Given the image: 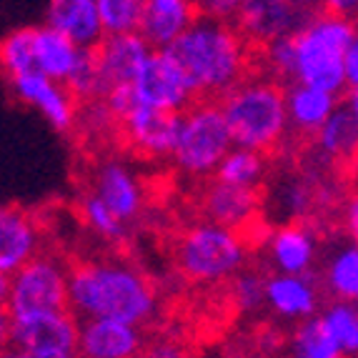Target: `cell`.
<instances>
[{"label":"cell","mask_w":358,"mask_h":358,"mask_svg":"<svg viewBox=\"0 0 358 358\" xmlns=\"http://www.w3.org/2000/svg\"><path fill=\"white\" fill-rule=\"evenodd\" d=\"M166 50L180 63L198 101H221L268 71V45L251 43L233 23L213 18H198Z\"/></svg>","instance_id":"obj_1"},{"label":"cell","mask_w":358,"mask_h":358,"mask_svg":"<svg viewBox=\"0 0 358 358\" xmlns=\"http://www.w3.org/2000/svg\"><path fill=\"white\" fill-rule=\"evenodd\" d=\"M73 308L88 318L148 323L155 313V288L148 275L118 258L66 261Z\"/></svg>","instance_id":"obj_2"},{"label":"cell","mask_w":358,"mask_h":358,"mask_svg":"<svg viewBox=\"0 0 358 358\" xmlns=\"http://www.w3.org/2000/svg\"><path fill=\"white\" fill-rule=\"evenodd\" d=\"M233 141L263 158H275L286 148L288 98L286 83L275 78H253L221 98Z\"/></svg>","instance_id":"obj_3"},{"label":"cell","mask_w":358,"mask_h":358,"mask_svg":"<svg viewBox=\"0 0 358 358\" xmlns=\"http://www.w3.org/2000/svg\"><path fill=\"white\" fill-rule=\"evenodd\" d=\"M353 38L351 20L329 10L296 33V66L303 85L334 93L346 83V55Z\"/></svg>","instance_id":"obj_4"},{"label":"cell","mask_w":358,"mask_h":358,"mask_svg":"<svg viewBox=\"0 0 358 358\" xmlns=\"http://www.w3.org/2000/svg\"><path fill=\"white\" fill-rule=\"evenodd\" d=\"M248 248L228 228L196 223L185 226L171 238V258L185 281L213 283L231 278L243 266Z\"/></svg>","instance_id":"obj_5"},{"label":"cell","mask_w":358,"mask_h":358,"mask_svg":"<svg viewBox=\"0 0 358 358\" xmlns=\"http://www.w3.org/2000/svg\"><path fill=\"white\" fill-rule=\"evenodd\" d=\"M73 310L68 268L50 253L30 258L15 273L3 275V318Z\"/></svg>","instance_id":"obj_6"},{"label":"cell","mask_w":358,"mask_h":358,"mask_svg":"<svg viewBox=\"0 0 358 358\" xmlns=\"http://www.w3.org/2000/svg\"><path fill=\"white\" fill-rule=\"evenodd\" d=\"M263 201H266L263 185H238L213 178L210 183L201 185L196 208L213 226L236 233L248 251H256L268 236V226L263 218Z\"/></svg>","instance_id":"obj_7"},{"label":"cell","mask_w":358,"mask_h":358,"mask_svg":"<svg viewBox=\"0 0 358 358\" xmlns=\"http://www.w3.org/2000/svg\"><path fill=\"white\" fill-rule=\"evenodd\" d=\"M233 136L221 101H196L183 110L173 158L188 173H208L226 161Z\"/></svg>","instance_id":"obj_8"},{"label":"cell","mask_w":358,"mask_h":358,"mask_svg":"<svg viewBox=\"0 0 358 358\" xmlns=\"http://www.w3.org/2000/svg\"><path fill=\"white\" fill-rule=\"evenodd\" d=\"M183 113L138 103L123 118H113V143L138 158L173 153Z\"/></svg>","instance_id":"obj_9"},{"label":"cell","mask_w":358,"mask_h":358,"mask_svg":"<svg viewBox=\"0 0 358 358\" xmlns=\"http://www.w3.org/2000/svg\"><path fill=\"white\" fill-rule=\"evenodd\" d=\"M136 93L141 103L163 110H188L198 101L191 80L180 63L166 48L150 53L136 78Z\"/></svg>","instance_id":"obj_10"},{"label":"cell","mask_w":358,"mask_h":358,"mask_svg":"<svg viewBox=\"0 0 358 358\" xmlns=\"http://www.w3.org/2000/svg\"><path fill=\"white\" fill-rule=\"evenodd\" d=\"M313 18V13H306L288 0H243L233 25L251 43L271 45L281 38L301 33Z\"/></svg>","instance_id":"obj_11"},{"label":"cell","mask_w":358,"mask_h":358,"mask_svg":"<svg viewBox=\"0 0 358 358\" xmlns=\"http://www.w3.org/2000/svg\"><path fill=\"white\" fill-rule=\"evenodd\" d=\"M3 338L20 351H78L80 329L73 313H36L3 318Z\"/></svg>","instance_id":"obj_12"},{"label":"cell","mask_w":358,"mask_h":358,"mask_svg":"<svg viewBox=\"0 0 358 358\" xmlns=\"http://www.w3.org/2000/svg\"><path fill=\"white\" fill-rule=\"evenodd\" d=\"M98 66V98H106L120 85H133L148 60V41L136 33L108 36L93 45Z\"/></svg>","instance_id":"obj_13"},{"label":"cell","mask_w":358,"mask_h":358,"mask_svg":"<svg viewBox=\"0 0 358 358\" xmlns=\"http://www.w3.org/2000/svg\"><path fill=\"white\" fill-rule=\"evenodd\" d=\"M143 334L136 323L113 318H88L80 326V358H136L143 348Z\"/></svg>","instance_id":"obj_14"},{"label":"cell","mask_w":358,"mask_h":358,"mask_svg":"<svg viewBox=\"0 0 358 358\" xmlns=\"http://www.w3.org/2000/svg\"><path fill=\"white\" fill-rule=\"evenodd\" d=\"M38 221L36 210H28L18 203H6L0 213V268L3 275H10L38 256Z\"/></svg>","instance_id":"obj_15"},{"label":"cell","mask_w":358,"mask_h":358,"mask_svg":"<svg viewBox=\"0 0 358 358\" xmlns=\"http://www.w3.org/2000/svg\"><path fill=\"white\" fill-rule=\"evenodd\" d=\"M10 83L23 101L41 108L58 131L73 126L78 103L63 83H53V78L43 76V73H23V76L10 78Z\"/></svg>","instance_id":"obj_16"},{"label":"cell","mask_w":358,"mask_h":358,"mask_svg":"<svg viewBox=\"0 0 358 358\" xmlns=\"http://www.w3.org/2000/svg\"><path fill=\"white\" fill-rule=\"evenodd\" d=\"M201 18L198 3L193 0H148L141 23V36L150 45H171Z\"/></svg>","instance_id":"obj_17"},{"label":"cell","mask_w":358,"mask_h":358,"mask_svg":"<svg viewBox=\"0 0 358 358\" xmlns=\"http://www.w3.org/2000/svg\"><path fill=\"white\" fill-rule=\"evenodd\" d=\"M334 108V98L326 90L310 88V85H301L288 93V113L293 118V138H299V143L293 145V155H299L301 150L308 148L318 138V131L326 126V120ZM288 143V141H286Z\"/></svg>","instance_id":"obj_18"},{"label":"cell","mask_w":358,"mask_h":358,"mask_svg":"<svg viewBox=\"0 0 358 358\" xmlns=\"http://www.w3.org/2000/svg\"><path fill=\"white\" fill-rule=\"evenodd\" d=\"M48 23L80 48H90L103 41L98 0H50Z\"/></svg>","instance_id":"obj_19"},{"label":"cell","mask_w":358,"mask_h":358,"mask_svg":"<svg viewBox=\"0 0 358 358\" xmlns=\"http://www.w3.org/2000/svg\"><path fill=\"white\" fill-rule=\"evenodd\" d=\"M90 193H96L123 223L136 218L141 206H143V196H141L138 183L118 163H106V166L98 168Z\"/></svg>","instance_id":"obj_20"},{"label":"cell","mask_w":358,"mask_h":358,"mask_svg":"<svg viewBox=\"0 0 358 358\" xmlns=\"http://www.w3.org/2000/svg\"><path fill=\"white\" fill-rule=\"evenodd\" d=\"M33 50H36L38 73L53 78L58 83H68V78L76 71L83 48L76 45L71 38L63 36L55 28H36Z\"/></svg>","instance_id":"obj_21"},{"label":"cell","mask_w":358,"mask_h":358,"mask_svg":"<svg viewBox=\"0 0 358 358\" xmlns=\"http://www.w3.org/2000/svg\"><path fill=\"white\" fill-rule=\"evenodd\" d=\"M310 233L303 223H288L273 233V256L275 263L288 273H301L310 263Z\"/></svg>","instance_id":"obj_22"},{"label":"cell","mask_w":358,"mask_h":358,"mask_svg":"<svg viewBox=\"0 0 358 358\" xmlns=\"http://www.w3.org/2000/svg\"><path fill=\"white\" fill-rule=\"evenodd\" d=\"M268 301L275 310H281L283 316H306L316 306V293L313 286L296 275L286 278H271L268 281Z\"/></svg>","instance_id":"obj_23"},{"label":"cell","mask_w":358,"mask_h":358,"mask_svg":"<svg viewBox=\"0 0 358 358\" xmlns=\"http://www.w3.org/2000/svg\"><path fill=\"white\" fill-rule=\"evenodd\" d=\"M145 3L148 0H98L103 30L108 36H123V33H133L136 28L141 30Z\"/></svg>","instance_id":"obj_24"},{"label":"cell","mask_w":358,"mask_h":358,"mask_svg":"<svg viewBox=\"0 0 358 358\" xmlns=\"http://www.w3.org/2000/svg\"><path fill=\"white\" fill-rule=\"evenodd\" d=\"M33 41H36V28H20L6 38V43H3V68H6L8 78L23 76V73H38Z\"/></svg>","instance_id":"obj_25"},{"label":"cell","mask_w":358,"mask_h":358,"mask_svg":"<svg viewBox=\"0 0 358 358\" xmlns=\"http://www.w3.org/2000/svg\"><path fill=\"white\" fill-rule=\"evenodd\" d=\"M343 348L331 338L323 318L303 323L296 331V358H341Z\"/></svg>","instance_id":"obj_26"},{"label":"cell","mask_w":358,"mask_h":358,"mask_svg":"<svg viewBox=\"0 0 358 358\" xmlns=\"http://www.w3.org/2000/svg\"><path fill=\"white\" fill-rule=\"evenodd\" d=\"M268 158H263L256 150H236V153L226 155V161L218 166L215 178L226 180V183H238V185H256V180L263 173V163Z\"/></svg>","instance_id":"obj_27"},{"label":"cell","mask_w":358,"mask_h":358,"mask_svg":"<svg viewBox=\"0 0 358 358\" xmlns=\"http://www.w3.org/2000/svg\"><path fill=\"white\" fill-rule=\"evenodd\" d=\"M80 210H83L85 221L96 228L101 236H106V238L113 241V243H123V238H126L123 221H120L118 215H115L113 210L103 203L96 193H90V191L85 193L83 201H80Z\"/></svg>","instance_id":"obj_28"},{"label":"cell","mask_w":358,"mask_h":358,"mask_svg":"<svg viewBox=\"0 0 358 358\" xmlns=\"http://www.w3.org/2000/svg\"><path fill=\"white\" fill-rule=\"evenodd\" d=\"M326 331L343 351H358V310L348 306H334L323 316Z\"/></svg>","instance_id":"obj_29"},{"label":"cell","mask_w":358,"mask_h":358,"mask_svg":"<svg viewBox=\"0 0 358 358\" xmlns=\"http://www.w3.org/2000/svg\"><path fill=\"white\" fill-rule=\"evenodd\" d=\"M329 283L343 299H358V251L341 253L329 271Z\"/></svg>","instance_id":"obj_30"},{"label":"cell","mask_w":358,"mask_h":358,"mask_svg":"<svg viewBox=\"0 0 358 358\" xmlns=\"http://www.w3.org/2000/svg\"><path fill=\"white\" fill-rule=\"evenodd\" d=\"M136 358H196V356H193V348L188 341L176 338V336H161V338L145 341Z\"/></svg>","instance_id":"obj_31"},{"label":"cell","mask_w":358,"mask_h":358,"mask_svg":"<svg viewBox=\"0 0 358 358\" xmlns=\"http://www.w3.org/2000/svg\"><path fill=\"white\" fill-rule=\"evenodd\" d=\"M201 18H213L223 20V23H233L238 15L243 0H196Z\"/></svg>","instance_id":"obj_32"},{"label":"cell","mask_w":358,"mask_h":358,"mask_svg":"<svg viewBox=\"0 0 358 358\" xmlns=\"http://www.w3.org/2000/svg\"><path fill=\"white\" fill-rule=\"evenodd\" d=\"M343 223H346V231L358 241V185L348 196V203L343 208Z\"/></svg>","instance_id":"obj_33"},{"label":"cell","mask_w":358,"mask_h":358,"mask_svg":"<svg viewBox=\"0 0 358 358\" xmlns=\"http://www.w3.org/2000/svg\"><path fill=\"white\" fill-rule=\"evenodd\" d=\"M346 80L353 88L358 85V36L353 38L351 48H348V55H346Z\"/></svg>","instance_id":"obj_34"},{"label":"cell","mask_w":358,"mask_h":358,"mask_svg":"<svg viewBox=\"0 0 358 358\" xmlns=\"http://www.w3.org/2000/svg\"><path fill=\"white\" fill-rule=\"evenodd\" d=\"M358 0H323V10L334 13V15H343L348 18V13L356 10Z\"/></svg>","instance_id":"obj_35"},{"label":"cell","mask_w":358,"mask_h":358,"mask_svg":"<svg viewBox=\"0 0 358 358\" xmlns=\"http://www.w3.org/2000/svg\"><path fill=\"white\" fill-rule=\"evenodd\" d=\"M25 358H80L78 351H25Z\"/></svg>","instance_id":"obj_36"},{"label":"cell","mask_w":358,"mask_h":358,"mask_svg":"<svg viewBox=\"0 0 358 358\" xmlns=\"http://www.w3.org/2000/svg\"><path fill=\"white\" fill-rule=\"evenodd\" d=\"M3 358H25V351H20V348H13V346H6Z\"/></svg>","instance_id":"obj_37"},{"label":"cell","mask_w":358,"mask_h":358,"mask_svg":"<svg viewBox=\"0 0 358 358\" xmlns=\"http://www.w3.org/2000/svg\"><path fill=\"white\" fill-rule=\"evenodd\" d=\"M348 101H351V110L356 113V118H358V85L351 90V96H348Z\"/></svg>","instance_id":"obj_38"},{"label":"cell","mask_w":358,"mask_h":358,"mask_svg":"<svg viewBox=\"0 0 358 358\" xmlns=\"http://www.w3.org/2000/svg\"><path fill=\"white\" fill-rule=\"evenodd\" d=\"M288 3H293V6H301V8H306V6H310L313 0H288Z\"/></svg>","instance_id":"obj_39"}]
</instances>
